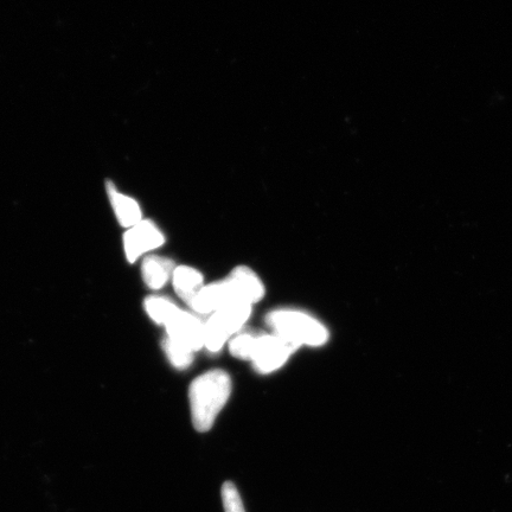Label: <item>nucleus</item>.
Masks as SVG:
<instances>
[{"label": "nucleus", "instance_id": "8", "mask_svg": "<svg viewBox=\"0 0 512 512\" xmlns=\"http://www.w3.org/2000/svg\"><path fill=\"white\" fill-rule=\"evenodd\" d=\"M227 279L233 287L235 297L242 302L253 305L260 302L265 296V286L251 268L236 267Z\"/></svg>", "mask_w": 512, "mask_h": 512}, {"label": "nucleus", "instance_id": "4", "mask_svg": "<svg viewBox=\"0 0 512 512\" xmlns=\"http://www.w3.org/2000/svg\"><path fill=\"white\" fill-rule=\"evenodd\" d=\"M298 348L278 335L256 338L252 362L260 374H271L280 369Z\"/></svg>", "mask_w": 512, "mask_h": 512}, {"label": "nucleus", "instance_id": "6", "mask_svg": "<svg viewBox=\"0 0 512 512\" xmlns=\"http://www.w3.org/2000/svg\"><path fill=\"white\" fill-rule=\"evenodd\" d=\"M164 242V235L155 223L142 221L128 229L124 236L127 260L136 262L140 256L162 246Z\"/></svg>", "mask_w": 512, "mask_h": 512}, {"label": "nucleus", "instance_id": "10", "mask_svg": "<svg viewBox=\"0 0 512 512\" xmlns=\"http://www.w3.org/2000/svg\"><path fill=\"white\" fill-rule=\"evenodd\" d=\"M172 283H174L178 297L190 305L204 287V278L202 273L195 268L179 266L172 274Z\"/></svg>", "mask_w": 512, "mask_h": 512}, {"label": "nucleus", "instance_id": "2", "mask_svg": "<svg viewBox=\"0 0 512 512\" xmlns=\"http://www.w3.org/2000/svg\"><path fill=\"white\" fill-rule=\"evenodd\" d=\"M267 325L274 335L296 345L322 347L329 339V331L316 318L296 310H277L267 317Z\"/></svg>", "mask_w": 512, "mask_h": 512}, {"label": "nucleus", "instance_id": "14", "mask_svg": "<svg viewBox=\"0 0 512 512\" xmlns=\"http://www.w3.org/2000/svg\"><path fill=\"white\" fill-rule=\"evenodd\" d=\"M256 337L248 334L236 336L229 343V351L240 360H252Z\"/></svg>", "mask_w": 512, "mask_h": 512}, {"label": "nucleus", "instance_id": "9", "mask_svg": "<svg viewBox=\"0 0 512 512\" xmlns=\"http://www.w3.org/2000/svg\"><path fill=\"white\" fill-rule=\"evenodd\" d=\"M107 192L114 209L115 215L121 226L132 228L142 222V210L139 204L133 198L119 194L114 184L107 183Z\"/></svg>", "mask_w": 512, "mask_h": 512}, {"label": "nucleus", "instance_id": "13", "mask_svg": "<svg viewBox=\"0 0 512 512\" xmlns=\"http://www.w3.org/2000/svg\"><path fill=\"white\" fill-rule=\"evenodd\" d=\"M177 305L170 299L164 297H150L145 300V310L147 315L157 324L164 325L172 313L177 309Z\"/></svg>", "mask_w": 512, "mask_h": 512}, {"label": "nucleus", "instance_id": "5", "mask_svg": "<svg viewBox=\"0 0 512 512\" xmlns=\"http://www.w3.org/2000/svg\"><path fill=\"white\" fill-rule=\"evenodd\" d=\"M164 326L169 338L187 345L192 351L195 352L204 347V324L191 313L177 307Z\"/></svg>", "mask_w": 512, "mask_h": 512}, {"label": "nucleus", "instance_id": "12", "mask_svg": "<svg viewBox=\"0 0 512 512\" xmlns=\"http://www.w3.org/2000/svg\"><path fill=\"white\" fill-rule=\"evenodd\" d=\"M163 347L172 366L177 369H187L194 361V351L189 349L187 345L174 341V339L166 338Z\"/></svg>", "mask_w": 512, "mask_h": 512}, {"label": "nucleus", "instance_id": "1", "mask_svg": "<svg viewBox=\"0 0 512 512\" xmlns=\"http://www.w3.org/2000/svg\"><path fill=\"white\" fill-rule=\"evenodd\" d=\"M232 394V380L221 369L207 371L191 383L189 390L192 424L201 433L214 426Z\"/></svg>", "mask_w": 512, "mask_h": 512}, {"label": "nucleus", "instance_id": "3", "mask_svg": "<svg viewBox=\"0 0 512 512\" xmlns=\"http://www.w3.org/2000/svg\"><path fill=\"white\" fill-rule=\"evenodd\" d=\"M252 313V304L235 300L213 313L204 324V347L219 352L228 338L238 332Z\"/></svg>", "mask_w": 512, "mask_h": 512}, {"label": "nucleus", "instance_id": "11", "mask_svg": "<svg viewBox=\"0 0 512 512\" xmlns=\"http://www.w3.org/2000/svg\"><path fill=\"white\" fill-rule=\"evenodd\" d=\"M143 278L152 290H160L169 283L175 272L174 261L162 256H147L143 262Z\"/></svg>", "mask_w": 512, "mask_h": 512}, {"label": "nucleus", "instance_id": "7", "mask_svg": "<svg viewBox=\"0 0 512 512\" xmlns=\"http://www.w3.org/2000/svg\"><path fill=\"white\" fill-rule=\"evenodd\" d=\"M239 300L235 297L233 287L229 280H222L219 283L204 285L200 293L197 294L190 306L192 310L201 315H213L221 307ZM242 302V300H241Z\"/></svg>", "mask_w": 512, "mask_h": 512}, {"label": "nucleus", "instance_id": "15", "mask_svg": "<svg viewBox=\"0 0 512 512\" xmlns=\"http://www.w3.org/2000/svg\"><path fill=\"white\" fill-rule=\"evenodd\" d=\"M222 502L226 512H246L239 491L232 482L223 484Z\"/></svg>", "mask_w": 512, "mask_h": 512}]
</instances>
